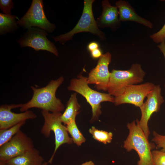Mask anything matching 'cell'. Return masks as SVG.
Instances as JSON below:
<instances>
[{"label":"cell","mask_w":165,"mask_h":165,"mask_svg":"<svg viewBox=\"0 0 165 165\" xmlns=\"http://www.w3.org/2000/svg\"><path fill=\"white\" fill-rule=\"evenodd\" d=\"M64 81V77L61 76L56 79L51 80L44 87L37 88L31 86L32 97L29 101L22 104L20 111L23 112L32 108H37L52 113L61 112L64 110V107L61 100L56 97V93Z\"/></svg>","instance_id":"1"},{"label":"cell","mask_w":165,"mask_h":165,"mask_svg":"<svg viewBox=\"0 0 165 165\" xmlns=\"http://www.w3.org/2000/svg\"><path fill=\"white\" fill-rule=\"evenodd\" d=\"M138 120H134L128 123L127 127L129 134L124 142L123 147L128 152L135 150L137 153L139 160L137 165H155L153 160L151 150L154 148V143H150L139 126Z\"/></svg>","instance_id":"2"},{"label":"cell","mask_w":165,"mask_h":165,"mask_svg":"<svg viewBox=\"0 0 165 165\" xmlns=\"http://www.w3.org/2000/svg\"><path fill=\"white\" fill-rule=\"evenodd\" d=\"M82 72L77 78L72 79L68 89L77 93L86 99L90 105L92 115L91 122L97 121L102 113L101 103L104 102L114 103V97L109 94L99 92L91 89L88 86L87 78L83 76Z\"/></svg>","instance_id":"3"},{"label":"cell","mask_w":165,"mask_h":165,"mask_svg":"<svg viewBox=\"0 0 165 165\" xmlns=\"http://www.w3.org/2000/svg\"><path fill=\"white\" fill-rule=\"evenodd\" d=\"M146 73L138 63L132 64L126 70L113 69L110 72L107 91L116 97L120 95L128 86L142 82Z\"/></svg>","instance_id":"4"},{"label":"cell","mask_w":165,"mask_h":165,"mask_svg":"<svg viewBox=\"0 0 165 165\" xmlns=\"http://www.w3.org/2000/svg\"><path fill=\"white\" fill-rule=\"evenodd\" d=\"M94 0H84L82 14L75 27L69 32L55 37H53L56 42L64 44L72 39L73 35L81 32H89L98 36L101 40L105 38L104 33L99 28L96 21L94 17L92 5Z\"/></svg>","instance_id":"5"},{"label":"cell","mask_w":165,"mask_h":165,"mask_svg":"<svg viewBox=\"0 0 165 165\" xmlns=\"http://www.w3.org/2000/svg\"><path fill=\"white\" fill-rule=\"evenodd\" d=\"M41 112L44 120L41 133L45 137L47 138L50 136L51 132L53 131L55 135L54 150L48 162L51 163L59 148L64 144H72L73 141L68 134L66 127L62 124L61 120L62 114L61 112L52 113L45 110H42Z\"/></svg>","instance_id":"6"},{"label":"cell","mask_w":165,"mask_h":165,"mask_svg":"<svg viewBox=\"0 0 165 165\" xmlns=\"http://www.w3.org/2000/svg\"><path fill=\"white\" fill-rule=\"evenodd\" d=\"M34 148L33 141L21 130L0 146V162L6 163Z\"/></svg>","instance_id":"7"},{"label":"cell","mask_w":165,"mask_h":165,"mask_svg":"<svg viewBox=\"0 0 165 165\" xmlns=\"http://www.w3.org/2000/svg\"><path fill=\"white\" fill-rule=\"evenodd\" d=\"M16 23L28 29L35 26L50 32L55 28V25L50 23L46 17L41 0H33L28 11Z\"/></svg>","instance_id":"8"},{"label":"cell","mask_w":165,"mask_h":165,"mask_svg":"<svg viewBox=\"0 0 165 165\" xmlns=\"http://www.w3.org/2000/svg\"><path fill=\"white\" fill-rule=\"evenodd\" d=\"M161 92V88L160 85H155L146 97V101L140 107L141 116L138 121V124L148 139L150 134L148 121L152 115L159 110L161 105L164 102Z\"/></svg>","instance_id":"9"},{"label":"cell","mask_w":165,"mask_h":165,"mask_svg":"<svg viewBox=\"0 0 165 165\" xmlns=\"http://www.w3.org/2000/svg\"><path fill=\"white\" fill-rule=\"evenodd\" d=\"M155 85L152 82H146L127 87L119 95L114 97L115 105L118 106L124 104H129L141 107L148 94Z\"/></svg>","instance_id":"10"},{"label":"cell","mask_w":165,"mask_h":165,"mask_svg":"<svg viewBox=\"0 0 165 165\" xmlns=\"http://www.w3.org/2000/svg\"><path fill=\"white\" fill-rule=\"evenodd\" d=\"M47 34L43 29L31 28L18 40V42L21 47H30L36 51L46 50L58 57L57 50L54 44L47 38Z\"/></svg>","instance_id":"11"},{"label":"cell","mask_w":165,"mask_h":165,"mask_svg":"<svg viewBox=\"0 0 165 165\" xmlns=\"http://www.w3.org/2000/svg\"><path fill=\"white\" fill-rule=\"evenodd\" d=\"M111 59V54L109 52L102 54L96 66L88 74L87 77L88 84H95V87L98 90L107 91L110 75L108 67Z\"/></svg>","instance_id":"12"},{"label":"cell","mask_w":165,"mask_h":165,"mask_svg":"<svg viewBox=\"0 0 165 165\" xmlns=\"http://www.w3.org/2000/svg\"><path fill=\"white\" fill-rule=\"evenodd\" d=\"M22 104H3L0 106V130L9 128L16 124L27 120L34 119L37 115L31 110L20 113L11 111L13 108H20Z\"/></svg>","instance_id":"13"},{"label":"cell","mask_w":165,"mask_h":165,"mask_svg":"<svg viewBox=\"0 0 165 165\" xmlns=\"http://www.w3.org/2000/svg\"><path fill=\"white\" fill-rule=\"evenodd\" d=\"M102 12L96 21L98 27L114 29L119 26L120 21L117 7L112 6L108 0L102 2Z\"/></svg>","instance_id":"14"},{"label":"cell","mask_w":165,"mask_h":165,"mask_svg":"<svg viewBox=\"0 0 165 165\" xmlns=\"http://www.w3.org/2000/svg\"><path fill=\"white\" fill-rule=\"evenodd\" d=\"M116 5L118 9L120 21L135 22L152 28V23L138 15L128 2L120 0L116 2Z\"/></svg>","instance_id":"15"},{"label":"cell","mask_w":165,"mask_h":165,"mask_svg":"<svg viewBox=\"0 0 165 165\" xmlns=\"http://www.w3.org/2000/svg\"><path fill=\"white\" fill-rule=\"evenodd\" d=\"M44 160L39 151L34 148L5 163L7 165H42Z\"/></svg>","instance_id":"16"},{"label":"cell","mask_w":165,"mask_h":165,"mask_svg":"<svg viewBox=\"0 0 165 165\" xmlns=\"http://www.w3.org/2000/svg\"><path fill=\"white\" fill-rule=\"evenodd\" d=\"M80 107L77 98V93H74L68 101L65 109L60 117L64 125H67L72 120L75 119L76 116L79 113Z\"/></svg>","instance_id":"17"},{"label":"cell","mask_w":165,"mask_h":165,"mask_svg":"<svg viewBox=\"0 0 165 165\" xmlns=\"http://www.w3.org/2000/svg\"><path fill=\"white\" fill-rule=\"evenodd\" d=\"M16 16L11 14L0 13V34L6 33L16 28Z\"/></svg>","instance_id":"18"},{"label":"cell","mask_w":165,"mask_h":165,"mask_svg":"<svg viewBox=\"0 0 165 165\" xmlns=\"http://www.w3.org/2000/svg\"><path fill=\"white\" fill-rule=\"evenodd\" d=\"M66 127L68 132L71 135L73 142L79 146L85 142L86 139L78 128L75 120L71 121Z\"/></svg>","instance_id":"19"},{"label":"cell","mask_w":165,"mask_h":165,"mask_svg":"<svg viewBox=\"0 0 165 165\" xmlns=\"http://www.w3.org/2000/svg\"><path fill=\"white\" fill-rule=\"evenodd\" d=\"M25 123L26 121H23L9 128L0 130V146L9 141Z\"/></svg>","instance_id":"20"},{"label":"cell","mask_w":165,"mask_h":165,"mask_svg":"<svg viewBox=\"0 0 165 165\" xmlns=\"http://www.w3.org/2000/svg\"><path fill=\"white\" fill-rule=\"evenodd\" d=\"M89 131L95 140L105 144L110 143L112 139V132L98 130L94 126L90 128Z\"/></svg>","instance_id":"21"},{"label":"cell","mask_w":165,"mask_h":165,"mask_svg":"<svg viewBox=\"0 0 165 165\" xmlns=\"http://www.w3.org/2000/svg\"><path fill=\"white\" fill-rule=\"evenodd\" d=\"M152 159L155 165H165V152L162 151H152Z\"/></svg>","instance_id":"22"},{"label":"cell","mask_w":165,"mask_h":165,"mask_svg":"<svg viewBox=\"0 0 165 165\" xmlns=\"http://www.w3.org/2000/svg\"><path fill=\"white\" fill-rule=\"evenodd\" d=\"M152 141L156 144V148H161V151L165 152V135L160 134L154 131Z\"/></svg>","instance_id":"23"},{"label":"cell","mask_w":165,"mask_h":165,"mask_svg":"<svg viewBox=\"0 0 165 165\" xmlns=\"http://www.w3.org/2000/svg\"><path fill=\"white\" fill-rule=\"evenodd\" d=\"M150 37L154 42L157 43L165 40V24L160 30L150 35Z\"/></svg>","instance_id":"24"},{"label":"cell","mask_w":165,"mask_h":165,"mask_svg":"<svg viewBox=\"0 0 165 165\" xmlns=\"http://www.w3.org/2000/svg\"><path fill=\"white\" fill-rule=\"evenodd\" d=\"M13 3L11 0H1L0 7L4 14H11V10L13 7Z\"/></svg>","instance_id":"25"},{"label":"cell","mask_w":165,"mask_h":165,"mask_svg":"<svg viewBox=\"0 0 165 165\" xmlns=\"http://www.w3.org/2000/svg\"><path fill=\"white\" fill-rule=\"evenodd\" d=\"M102 55V52L101 50L99 48L91 52V56L94 59L99 58Z\"/></svg>","instance_id":"26"},{"label":"cell","mask_w":165,"mask_h":165,"mask_svg":"<svg viewBox=\"0 0 165 165\" xmlns=\"http://www.w3.org/2000/svg\"><path fill=\"white\" fill-rule=\"evenodd\" d=\"M99 45L98 44L95 42H90L87 46V49L90 52L98 48Z\"/></svg>","instance_id":"27"},{"label":"cell","mask_w":165,"mask_h":165,"mask_svg":"<svg viewBox=\"0 0 165 165\" xmlns=\"http://www.w3.org/2000/svg\"><path fill=\"white\" fill-rule=\"evenodd\" d=\"M157 46L163 53L165 59V40L161 42Z\"/></svg>","instance_id":"28"},{"label":"cell","mask_w":165,"mask_h":165,"mask_svg":"<svg viewBox=\"0 0 165 165\" xmlns=\"http://www.w3.org/2000/svg\"><path fill=\"white\" fill-rule=\"evenodd\" d=\"M81 165H95L92 161H89L86 162L82 163Z\"/></svg>","instance_id":"29"},{"label":"cell","mask_w":165,"mask_h":165,"mask_svg":"<svg viewBox=\"0 0 165 165\" xmlns=\"http://www.w3.org/2000/svg\"><path fill=\"white\" fill-rule=\"evenodd\" d=\"M0 165H7L6 163L0 162Z\"/></svg>","instance_id":"30"},{"label":"cell","mask_w":165,"mask_h":165,"mask_svg":"<svg viewBox=\"0 0 165 165\" xmlns=\"http://www.w3.org/2000/svg\"><path fill=\"white\" fill-rule=\"evenodd\" d=\"M48 164V162H44L42 165H47Z\"/></svg>","instance_id":"31"},{"label":"cell","mask_w":165,"mask_h":165,"mask_svg":"<svg viewBox=\"0 0 165 165\" xmlns=\"http://www.w3.org/2000/svg\"><path fill=\"white\" fill-rule=\"evenodd\" d=\"M164 87H165V83L164 84Z\"/></svg>","instance_id":"32"}]
</instances>
